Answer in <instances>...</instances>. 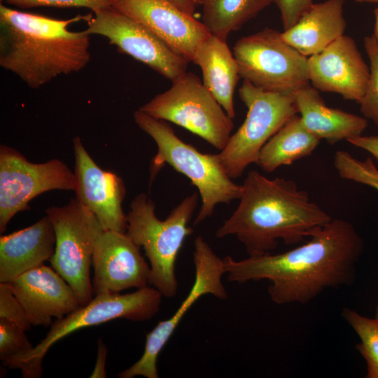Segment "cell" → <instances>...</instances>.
<instances>
[{
    "label": "cell",
    "instance_id": "cell-24",
    "mask_svg": "<svg viewBox=\"0 0 378 378\" xmlns=\"http://www.w3.org/2000/svg\"><path fill=\"white\" fill-rule=\"evenodd\" d=\"M273 0H205L202 22L214 36L227 41L229 34L270 5Z\"/></svg>",
    "mask_w": 378,
    "mask_h": 378
},
{
    "label": "cell",
    "instance_id": "cell-18",
    "mask_svg": "<svg viewBox=\"0 0 378 378\" xmlns=\"http://www.w3.org/2000/svg\"><path fill=\"white\" fill-rule=\"evenodd\" d=\"M32 326H51L80 305L64 278L53 268L41 265L9 282Z\"/></svg>",
    "mask_w": 378,
    "mask_h": 378
},
{
    "label": "cell",
    "instance_id": "cell-34",
    "mask_svg": "<svg viewBox=\"0 0 378 378\" xmlns=\"http://www.w3.org/2000/svg\"><path fill=\"white\" fill-rule=\"evenodd\" d=\"M178 8L185 12L195 15L196 3L194 0H171Z\"/></svg>",
    "mask_w": 378,
    "mask_h": 378
},
{
    "label": "cell",
    "instance_id": "cell-19",
    "mask_svg": "<svg viewBox=\"0 0 378 378\" xmlns=\"http://www.w3.org/2000/svg\"><path fill=\"white\" fill-rule=\"evenodd\" d=\"M56 237L48 216L33 225L0 237V283H9L50 260Z\"/></svg>",
    "mask_w": 378,
    "mask_h": 378
},
{
    "label": "cell",
    "instance_id": "cell-1",
    "mask_svg": "<svg viewBox=\"0 0 378 378\" xmlns=\"http://www.w3.org/2000/svg\"><path fill=\"white\" fill-rule=\"evenodd\" d=\"M363 241L354 226L332 219L309 240L284 253L235 260L223 258L228 281L267 280L268 293L277 304H307L328 288L351 284Z\"/></svg>",
    "mask_w": 378,
    "mask_h": 378
},
{
    "label": "cell",
    "instance_id": "cell-8",
    "mask_svg": "<svg viewBox=\"0 0 378 378\" xmlns=\"http://www.w3.org/2000/svg\"><path fill=\"white\" fill-rule=\"evenodd\" d=\"M55 232L50 262L74 291L80 306L93 299L90 267L96 242L104 231L96 216L76 197L46 210Z\"/></svg>",
    "mask_w": 378,
    "mask_h": 378
},
{
    "label": "cell",
    "instance_id": "cell-28",
    "mask_svg": "<svg viewBox=\"0 0 378 378\" xmlns=\"http://www.w3.org/2000/svg\"><path fill=\"white\" fill-rule=\"evenodd\" d=\"M364 47L370 60V77L358 104L363 115L378 126V43L373 35L364 38Z\"/></svg>",
    "mask_w": 378,
    "mask_h": 378
},
{
    "label": "cell",
    "instance_id": "cell-36",
    "mask_svg": "<svg viewBox=\"0 0 378 378\" xmlns=\"http://www.w3.org/2000/svg\"><path fill=\"white\" fill-rule=\"evenodd\" d=\"M358 3H376L378 4V0H356Z\"/></svg>",
    "mask_w": 378,
    "mask_h": 378
},
{
    "label": "cell",
    "instance_id": "cell-23",
    "mask_svg": "<svg viewBox=\"0 0 378 378\" xmlns=\"http://www.w3.org/2000/svg\"><path fill=\"white\" fill-rule=\"evenodd\" d=\"M320 139L309 132L302 123L298 113L293 115L265 144L257 164L271 173L283 165L312 155Z\"/></svg>",
    "mask_w": 378,
    "mask_h": 378
},
{
    "label": "cell",
    "instance_id": "cell-6",
    "mask_svg": "<svg viewBox=\"0 0 378 378\" xmlns=\"http://www.w3.org/2000/svg\"><path fill=\"white\" fill-rule=\"evenodd\" d=\"M239 95L247 108L246 119L216 154L223 170L232 179L241 176L251 164H256L265 144L298 113L293 92L265 90L244 80Z\"/></svg>",
    "mask_w": 378,
    "mask_h": 378
},
{
    "label": "cell",
    "instance_id": "cell-4",
    "mask_svg": "<svg viewBox=\"0 0 378 378\" xmlns=\"http://www.w3.org/2000/svg\"><path fill=\"white\" fill-rule=\"evenodd\" d=\"M198 204V195L186 196L164 220L155 214L154 202L146 194L136 195L126 215L127 234L142 247L150 262V285L168 298L178 288L176 262L186 238L193 232L188 226Z\"/></svg>",
    "mask_w": 378,
    "mask_h": 378
},
{
    "label": "cell",
    "instance_id": "cell-37",
    "mask_svg": "<svg viewBox=\"0 0 378 378\" xmlns=\"http://www.w3.org/2000/svg\"><path fill=\"white\" fill-rule=\"evenodd\" d=\"M375 318H378V304L377 305L375 309Z\"/></svg>",
    "mask_w": 378,
    "mask_h": 378
},
{
    "label": "cell",
    "instance_id": "cell-33",
    "mask_svg": "<svg viewBox=\"0 0 378 378\" xmlns=\"http://www.w3.org/2000/svg\"><path fill=\"white\" fill-rule=\"evenodd\" d=\"M107 354V347L104 342L99 339L98 342L97 358L95 363V367L90 376L92 378H104L106 377V358Z\"/></svg>",
    "mask_w": 378,
    "mask_h": 378
},
{
    "label": "cell",
    "instance_id": "cell-2",
    "mask_svg": "<svg viewBox=\"0 0 378 378\" xmlns=\"http://www.w3.org/2000/svg\"><path fill=\"white\" fill-rule=\"evenodd\" d=\"M241 185L239 203L216 237L235 236L248 256L271 253L279 240L298 244L332 219L293 180L251 170Z\"/></svg>",
    "mask_w": 378,
    "mask_h": 378
},
{
    "label": "cell",
    "instance_id": "cell-22",
    "mask_svg": "<svg viewBox=\"0 0 378 378\" xmlns=\"http://www.w3.org/2000/svg\"><path fill=\"white\" fill-rule=\"evenodd\" d=\"M192 62L201 69L204 85L233 119L234 93L240 76L227 41L211 34L198 47Z\"/></svg>",
    "mask_w": 378,
    "mask_h": 378
},
{
    "label": "cell",
    "instance_id": "cell-10",
    "mask_svg": "<svg viewBox=\"0 0 378 378\" xmlns=\"http://www.w3.org/2000/svg\"><path fill=\"white\" fill-rule=\"evenodd\" d=\"M239 73L260 89L293 92L309 84L308 57L287 43L281 32L270 28L239 39L232 50Z\"/></svg>",
    "mask_w": 378,
    "mask_h": 378
},
{
    "label": "cell",
    "instance_id": "cell-27",
    "mask_svg": "<svg viewBox=\"0 0 378 378\" xmlns=\"http://www.w3.org/2000/svg\"><path fill=\"white\" fill-rule=\"evenodd\" d=\"M333 163L342 178L368 186L378 191V168L371 158L360 160L349 152L338 150L334 155Z\"/></svg>",
    "mask_w": 378,
    "mask_h": 378
},
{
    "label": "cell",
    "instance_id": "cell-35",
    "mask_svg": "<svg viewBox=\"0 0 378 378\" xmlns=\"http://www.w3.org/2000/svg\"><path fill=\"white\" fill-rule=\"evenodd\" d=\"M374 37L378 43V6L374 10Z\"/></svg>",
    "mask_w": 378,
    "mask_h": 378
},
{
    "label": "cell",
    "instance_id": "cell-3",
    "mask_svg": "<svg viewBox=\"0 0 378 378\" xmlns=\"http://www.w3.org/2000/svg\"><path fill=\"white\" fill-rule=\"evenodd\" d=\"M92 16L59 20L1 4L0 66L31 88L80 71L90 60V34L86 30L73 31L69 27Z\"/></svg>",
    "mask_w": 378,
    "mask_h": 378
},
{
    "label": "cell",
    "instance_id": "cell-15",
    "mask_svg": "<svg viewBox=\"0 0 378 378\" xmlns=\"http://www.w3.org/2000/svg\"><path fill=\"white\" fill-rule=\"evenodd\" d=\"M73 144L76 198L96 216L104 230L126 232L127 218L122 209L126 188L123 180L97 165L79 136L73 139Z\"/></svg>",
    "mask_w": 378,
    "mask_h": 378
},
{
    "label": "cell",
    "instance_id": "cell-39",
    "mask_svg": "<svg viewBox=\"0 0 378 378\" xmlns=\"http://www.w3.org/2000/svg\"><path fill=\"white\" fill-rule=\"evenodd\" d=\"M195 1V0H194Z\"/></svg>",
    "mask_w": 378,
    "mask_h": 378
},
{
    "label": "cell",
    "instance_id": "cell-14",
    "mask_svg": "<svg viewBox=\"0 0 378 378\" xmlns=\"http://www.w3.org/2000/svg\"><path fill=\"white\" fill-rule=\"evenodd\" d=\"M92 285L94 295L118 293L150 284V269L127 232L104 230L93 252Z\"/></svg>",
    "mask_w": 378,
    "mask_h": 378
},
{
    "label": "cell",
    "instance_id": "cell-38",
    "mask_svg": "<svg viewBox=\"0 0 378 378\" xmlns=\"http://www.w3.org/2000/svg\"><path fill=\"white\" fill-rule=\"evenodd\" d=\"M205 0H195L196 4H202L204 2Z\"/></svg>",
    "mask_w": 378,
    "mask_h": 378
},
{
    "label": "cell",
    "instance_id": "cell-12",
    "mask_svg": "<svg viewBox=\"0 0 378 378\" xmlns=\"http://www.w3.org/2000/svg\"><path fill=\"white\" fill-rule=\"evenodd\" d=\"M193 263L195 280L187 296L170 318L160 321L147 334L142 356L129 368L120 372L119 377L134 378L142 376L158 378V356L186 313L203 295H211L220 300L228 298L222 282V277L225 274L223 259L216 255L200 235L194 241Z\"/></svg>",
    "mask_w": 378,
    "mask_h": 378
},
{
    "label": "cell",
    "instance_id": "cell-16",
    "mask_svg": "<svg viewBox=\"0 0 378 378\" xmlns=\"http://www.w3.org/2000/svg\"><path fill=\"white\" fill-rule=\"evenodd\" d=\"M112 7L142 24L188 62L211 34L171 0H113Z\"/></svg>",
    "mask_w": 378,
    "mask_h": 378
},
{
    "label": "cell",
    "instance_id": "cell-11",
    "mask_svg": "<svg viewBox=\"0 0 378 378\" xmlns=\"http://www.w3.org/2000/svg\"><path fill=\"white\" fill-rule=\"evenodd\" d=\"M74 172L59 159L29 162L16 149L0 146V233L18 212L30 209L34 197L52 190H73Z\"/></svg>",
    "mask_w": 378,
    "mask_h": 378
},
{
    "label": "cell",
    "instance_id": "cell-17",
    "mask_svg": "<svg viewBox=\"0 0 378 378\" xmlns=\"http://www.w3.org/2000/svg\"><path fill=\"white\" fill-rule=\"evenodd\" d=\"M309 80L316 90L337 93L358 102L370 77V67L354 40L342 35L320 52L307 59Z\"/></svg>",
    "mask_w": 378,
    "mask_h": 378
},
{
    "label": "cell",
    "instance_id": "cell-32",
    "mask_svg": "<svg viewBox=\"0 0 378 378\" xmlns=\"http://www.w3.org/2000/svg\"><path fill=\"white\" fill-rule=\"evenodd\" d=\"M347 141L354 146L368 151L378 161V136L360 135Z\"/></svg>",
    "mask_w": 378,
    "mask_h": 378
},
{
    "label": "cell",
    "instance_id": "cell-26",
    "mask_svg": "<svg viewBox=\"0 0 378 378\" xmlns=\"http://www.w3.org/2000/svg\"><path fill=\"white\" fill-rule=\"evenodd\" d=\"M33 349L25 330L8 320L0 318V360L3 366L20 370L22 360Z\"/></svg>",
    "mask_w": 378,
    "mask_h": 378
},
{
    "label": "cell",
    "instance_id": "cell-13",
    "mask_svg": "<svg viewBox=\"0 0 378 378\" xmlns=\"http://www.w3.org/2000/svg\"><path fill=\"white\" fill-rule=\"evenodd\" d=\"M89 34L106 38L121 52L174 80L186 72L188 62L149 29L112 6L94 13L87 21Z\"/></svg>",
    "mask_w": 378,
    "mask_h": 378
},
{
    "label": "cell",
    "instance_id": "cell-9",
    "mask_svg": "<svg viewBox=\"0 0 378 378\" xmlns=\"http://www.w3.org/2000/svg\"><path fill=\"white\" fill-rule=\"evenodd\" d=\"M172 82L168 90L139 109L186 129L221 150L231 136L232 118L193 73L186 71Z\"/></svg>",
    "mask_w": 378,
    "mask_h": 378
},
{
    "label": "cell",
    "instance_id": "cell-20",
    "mask_svg": "<svg viewBox=\"0 0 378 378\" xmlns=\"http://www.w3.org/2000/svg\"><path fill=\"white\" fill-rule=\"evenodd\" d=\"M293 97L304 127L330 144L362 135L368 126L363 117L328 106L318 90L309 83L293 92Z\"/></svg>",
    "mask_w": 378,
    "mask_h": 378
},
{
    "label": "cell",
    "instance_id": "cell-30",
    "mask_svg": "<svg viewBox=\"0 0 378 378\" xmlns=\"http://www.w3.org/2000/svg\"><path fill=\"white\" fill-rule=\"evenodd\" d=\"M20 8H86L96 13L112 6L113 0H1Z\"/></svg>",
    "mask_w": 378,
    "mask_h": 378
},
{
    "label": "cell",
    "instance_id": "cell-31",
    "mask_svg": "<svg viewBox=\"0 0 378 378\" xmlns=\"http://www.w3.org/2000/svg\"><path fill=\"white\" fill-rule=\"evenodd\" d=\"M280 11L284 30L292 27L314 4L313 0H273Z\"/></svg>",
    "mask_w": 378,
    "mask_h": 378
},
{
    "label": "cell",
    "instance_id": "cell-21",
    "mask_svg": "<svg viewBox=\"0 0 378 378\" xmlns=\"http://www.w3.org/2000/svg\"><path fill=\"white\" fill-rule=\"evenodd\" d=\"M344 0L313 4L288 29L283 39L307 57L317 54L344 35Z\"/></svg>",
    "mask_w": 378,
    "mask_h": 378
},
{
    "label": "cell",
    "instance_id": "cell-7",
    "mask_svg": "<svg viewBox=\"0 0 378 378\" xmlns=\"http://www.w3.org/2000/svg\"><path fill=\"white\" fill-rule=\"evenodd\" d=\"M163 295L155 287L146 286L125 294L96 295L86 305L52 323L46 337L24 358L22 377L38 378L43 374V359L49 349L62 338L83 328L125 318L132 321L150 320L160 311Z\"/></svg>",
    "mask_w": 378,
    "mask_h": 378
},
{
    "label": "cell",
    "instance_id": "cell-25",
    "mask_svg": "<svg viewBox=\"0 0 378 378\" xmlns=\"http://www.w3.org/2000/svg\"><path fill=\"white\" fill-rule=\"evenodd\" d=\"M341 315L359 337L356 349L367 365V378H378V318H371L349 307Z\"/></svg>",
    "mask_w": 378,
    "mask_h": 378
},
{
    "label": "cell",
    "instance_id": "cell-29",
    "mask_svg": "<svg viewBox=\"0 0 378 378\" xmlns=\"http://www.w3.org/2000/svg\"><path fill=\"white\" fill-rule=\"evenodd\" d=\"M0 318L8 320L25 331L32 326L9 283H0Z\"/></svg>",
    "mask_w": 378,
    "mask_h": 378
},
{
    "label": "cell",
    "instance_id": "cell-5",
    "mask_svg": "<svg viewBox=\"0 0 378 378\" xmlns=\"http://www.w3.org/2000/svg\"><path fill=\"white\" fill-rule=\"evenodd\" d=\"M134 120L158 147L150 163V179L167 164L186 176L197 188L202 204L195 225L211 216L218 204H229L240 198L242 185L234 183L224 172L216 154L200 152L176 136L166 121L156 119L139 108L134 113Z\"/></svg>",
    "mask_w": 378,
    "mask_h": 378
}]
</instances>
